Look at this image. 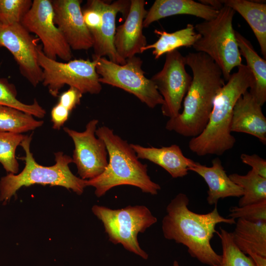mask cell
<instances>
[{
    "label": "cell",
    "mask_w": 266,
    "mask_h": 266,
    "mask_svg": "<svg viewBox=\"0 0 266 266\" xmlns=\"http://www.w3.org/2000/svg\"><path fill=\"white\" fill-rule=\"evenodd\" d=\"M248 255L254 261L255 266H266V257L251 252L249 253Z\"/></svg>",
    "instance_id": "36"
},
{
    "label": "cell",
    "mask_w": 266,
    "mask_h": 266,
    "mask_svg": "<svg viewBox=\"0 0 266 266\" xmlns=\"http://www.w3.org/2000/svg\"><path fill=\"white\" fill-rule=\"evenodd\" d=\"M223 5L238 12L247 22L266 58V4L247 0H223Z\"/></svg>",
    "instance_id": "23"
},
{
    "label": "cell",
    "mask_w": 266,
    "mask_h": 266,
    "mask_svg": "<svg viewBox=\"0 0 266 266\" xmlns=\"http://www.w3.org/2000/svg\"><path fill=\"white\" fill-rule=\"evenodd\" d=\"M231 132L250 134L266 144V118L262 106L249 91L237 100L233 107L230 125Z\"/></svg>",
    "instance_id": "17"
},
{
    "label": "cell",
    "mask_w": 266,
    "mask_h": 266,
    "mask_svg": "<svg viewBox=\"0 0 266 266\" xmlns=\"http://www.w3.org/2000/svg\"><path fill=\"white\" fill-rule=\"evenodd\" d=\"M93 59L97 60L96 71L101 84L122 89L151 108L164 103L163 97L153 81L145 76L140 58L134 56L128 58L122 65L105 57Z\"/></svg>",
    "instance_id": "9"
},
{
    "label": "cell",
    "mask_w": 266,
    "mask_h": 266,
    "mask_svg": "<svg viewBox=\"0 0 266 266\" xmlns=\"http://www.w3.org/2000/svg\"><path fill=\"white\" fill-rule=\"evenodd\" d=\"M96 2L101 14L102 23L99 31L92 36L94 50L93 58L107 56L114 63L124 65L126 60L118 54L114 45L115 19L119 12L127 15L131 0H119L111 3L100 0H96Z\"/></svg>",
    "instance_id": "16"
},
{
    "label": "cell",
    "mask_w": 266,
    "mask_h": 266,
    "mask_svg": "<svg viewBox=\"0 0 266 266\" xmlns=\"http://www.w3.org/2000/svg\"><path fill=\"white\" fill-rule=\"evenodd\" d=\"M21 24L41 40L42 51L47 57L54 60L57 57L66 62L71 60V48L54 23L52 0L33 1Z\"/></svg>",
    "instance_id": "11"
},
{
    "label": "cell",
    "mask_w": 266,
    "mask_h": 266,
    "mask_svg": "<svg viewBox=\"0 0 266 266\" xmlns=\"http://www.w3.org/2000/svg\"><path fill=\"white\" fill-rule=\"evenodd\" d=\"M83 19L92 36L100 30L101 23V13L98 6L96 0L88 1L86 7L82 10Z\"/></svg>",
    "instance_id": "32"
},
{
    "label": "cell",
    "mask_w": 266,
    "mask_h": 266,
    "mask_svg": "<svg viewBox=\"0 0 266 266\" xmlns=\"http://www.w3.org/2000/svg\"><path fill=\"white\" fill-rule=\"evenodd\" d=\"M229 176L243 191V194L238 202V206L266 200V178L260 176L252 169L245 175L234 173Z\"/></svg>",
    "instance_id": "25"
},
{
    "label": "cell",
    "mask_w": 266,
    "mask_h": 266,
    "mask_svg": "<svg viewBox=\"0 0 266 266\" xmlns=\"http://www.w3.org/2000/svg\"><path fill=\"white\" fill-rule=\"evenodd\" d=\"M82 95L76 88L69 87L67 91L60 96L58 103L71 112L77 105L80 104Z\"/></svg>",
    "instance_id": "33"
},
{
    "label": "cell",
    "mask_w": 266,
    "mask_h": 266,
    "mask_svg": "<svg viewBox=\"0 0 266 266\" xmlns=\"http://www.w3.org/2000/svg\"><path fill=\"white\" fill-rule=\"evenodd\" d=\"M212 164L211 166H207L195 162L189 168V171L197 173L207 184V203L210 205H217L220 199L242 196V189L230 178L220 159L215 158L212 160Z\"/></svg>",
    "instance_id": "18"
},
{
    "label": "cell",
    "mask_w": 266,
    "mask_h": 266,
    "mask_svg": "<svg viewBox=\"0 0 266 266\" xmlns=\"http://www.w3.org/2000/svg\"><path fill=\"white\" fill-rule=\"evenodd\" d=\"M43 121L15 108L0 105V132L17 133L33 130L42 126Z\"/></svg>",
    "instance_id": "26"
},
{
    "label": "cell",
    "mask_w": 266,
    "mask_h": 266,
    "mask_svg": "<svg viewBox=\"0 0 266 266\" xmlns=\"http://www.w3.org/2000/svg\"><path fill=\"white\" fill-rule=\"evenodd\" d=\"M35 40L21 23H0V47L12 55L21 74L33 87L42 81V70L37 61Z\"/></svg>",
    "instance_id": "13"
},
{
    "label": "cell",
    "mask_w": 266,
    "mask_h": 266,
    "mask_svg": "<svg viewBox=\"0 0 266 266\" xmlns=\"http://www.w3.org/2000/svg\"><path fill=\"white\" fill-rule=\"evenodd\" d=\"M37 61L42 70L43 85L54 97L65 85L73 87L82 94H98L102 90L96 71L97 60L75 59L64 63L47 57L42 47L37 49Z\"/></svg>",
    "instance_id": "8"
},
{
    "label": "cell",
    "mask_w": 266,
    "mask_h": 266,
    "mask_svg": "<svg viewBox=\"0 0 266 266\" xmlns=\"http://www.w3.org/2000/svg\"><path fill=\"white\" fill-rule=\"evenodd\" d=\"M166 54L163 68L151 79L164 100L161 107L162 114L172 118L180 112L182 102L192 77L187 72L185 57L179 51L175 50Z\"/></svg>",
    "instance_id": "10"
},
{
    "label": "cell",
    "mask_w": 266,
    "mask_h": 266,
    "mask_svg": "<svg viewBox=\"0 0 266 266\" xmlns=\"http://www.w3.org/2000/svg\"><path fill=\"white\" fill-rule=\"evenodd\" d=\"M154 32L159 35L158 39L154 43L143 47L142 53L153 49L152 53L156 59L178 48L193 46L200 37V35L196 31L195 26L191 24L173 33L158 30H155Z\"/></svg>",
    "instance_id": "24"
},
{
    "label": "cell",
    "mask_w": 266,
    "mask_h": 266,
    "mask_svg": "<svg viewBox=\"0 0 266 266\" xmlns=\"http://www.w3.org/2000/svg\"><path fill=\"white\" fill-rule=\"evenodd\" d=\"M189 203L188 197L182 193L170 201L162 221L164 236L185 246L190 256L202 264L215 266L222 258L211 245L210 241L217 232L215 227L221 223L235 224L236 221L221 216L217 205L211 212L199 214L188 208Z\"/></svg>",
    "instance_id": "1"
},
{
    "label": "cell",
    "mask_w": 266,
    "mask_h": 266,
    "mask_svg": "<svg viewBox=\"0 0 266 266\" xmlns=\"http://www.w3.org/2000/svg\"><path fill=\"white\" fill-rule=\"evenodd\" d=\"M200 1L203 4L209 5L218 10L220 9L223 6L221 0H201Z\"/></svg>",
    "instance_id": "37"
},
{
    "label": "cell",
    "mask_w": 266,
    "mask_h": 266,
    "mask_svg": "<svg viewBox=\"0 0 266 266\" xmlns=\"http://www.w3.org/2000/svg\"><path fill=\"white\" fill-rule=\"evenodd\" d=\"M25 136L22 133L0 132V163L8 173L15 174L18 172L16 150Z\"/></svg>",
    "instance_id": "28"
},
{
    "label": "cell",
    "mask_w": 266,
    "mask_h": 266,
    "mask_svg": "<svg viewBox=\"0 0 266 266\" xmlns=\"http://www.w3.org/2000/svg\"><path fill=\"white\" fill-rule=\"evenodd\" d=\"M70 112L59 103H57L51 111L53 128L59 130L68 120Z\"/></svg>",
    "instance_id": "35"
},
{
    "label": "cell",
    "mask_w": 266,
    "mask_h": 266,
    "mask_svg": "<svg viewBox=\"0 0 266 266\" xmlns=\"http://www.w3.org/2000/svg\"><path fill=\"white\" fill-rule=\"evenodd\" d=\"M92 210L102 222L110 241L122 244L125 249L143 259H148V255L139 246L137 236L156 223L157 219L146 206L129 205L112 209L94 205Z\"/></svg>",
    "instance_id": "7"
},
{
    "label": "cell",
    "mask_w": 266,
    "mask_h": 266,
    "mask_svg": "<svg viewBox=\"0 0 266 266\" xmlns=\"http://www.w3.org/2000/svg\"><path fill=\"white\" fill-rule=\"evenodd\" d=\"M32 3L31 0H0V23H21Z\"/></svg>",
    "instance_id": "30"
},
{
    "label": "cell",
    "mask_w": 266,
    "mask_h": 266,
    "mask_svg": "<svg viewBox=\"0 0 266 266\" xmlns=\"http://www.w3.org/2000/svg\"><path fill=\"white\" fill-rule=\"evenodd\" d=\"M237 68L216 96L205 128L189 142V149L199 156H221L235 144L236 139L230 130L233 109L238 99L254 83L253 75L246 65L241 64Z\"/></svg>",
    "instance_id": "3"
},
{
    "label": "cell",
    "mask_w": 266,
    "mask_h": 266,
    "mask_svg": "<svg viewBox=\"0 0 266 266\" xmlns=\"http://www.w3.org/2000/svg\"><path fill=\"white\" fill-rule=\"evenodd\" d=\"M81 0H52L54 21L71 49L87 50L93 46L91 33L84 22Z\"/></svg>",
    "instance_id": "14"
},
{
    "label": "cell",
    "mask_w": 266,
    "mask_h": 266,
    "mask_svg": "<svg viewBox=\"0 0 266 266\" xmlns=\"http://www.w3.org/2000/svg\"><path fill=\"white\" fill-rule=\"evenodd\" d=\"M235 13L233 9L224 5L215 18L195 26L200 37L192 47L197 52L206 54L218 65L226 81L232 70L242 64L233 26Z\"/></svg>",
    "instance_id": "6"
},
{
    "label": "cell",
    "mask_w": 266,
    "mask_h": 266,
    "mask_svg": "<svg viewBox=\"0 0 266 266\" xmlns=\"http://www.w3.org/2000/svg\"><path fill=\"white\" fill-rule=\"evenodd\" d=\"M172 266H180V265L178 262L177 261L175 260L174 261Z\"/></svg>",
    "instance_id": "38"
},
{
    "label": "cell",
    "mask_w": 266,
    "mask_h": 266,
    "mask_svg": "<svg viewBox=\"0 0 266 266\" xmlns=\"http://www.w3.org/2000/svg\"><path fill=\"white\" fill-rule=\"evenodd\" d=\"M231 233L237 247L244 254L255 253L266 257V222L237 219Z\"/></svg>",
    "instance_id": "22"
},
{
    "label": "cell",
    "mask_w": 266,
    "mask_h": 266,
    "mask_svg": "<svg viewBox=\"0 0 266 266\" xmlns=\"http://www.w3.org/2000/svg\"><path fill=\"white\" fill-rule=\"evenodd\" d=\"M144 0H131L125 22L116 28L114 45L118 54L126 60L142 53L147 45L143 33V20L147 13Z\"/></svg>",
    "instance_id": "15"
},
{
    "label": "cell",
    "mask_w": 266,
    "mask_h": 266,
    "mask_svg": "<svg viewBox=\"0 0 266 266\" xmlns=\"http://www.w3.org/2000/svg\"><path fill=\"white\" fill-rule=\"evenodd\" d=\"M32 135H25L20 144L25 153L21 158L25 164L23 170L18 174L8 173L0 180V202L6 203L21 187L34 184L61 186L81 195L87 187L86 180L77 177L70 170L69 165L73 163L72 158L58 152L54 153L55 165H40L31 151Z\"/></svg>",
    "instance_id": "5"
},
{
    "label": "cell",
    "mask_w": 266,
    "mask_h": 266,
    "mask_svg": "<svg viewBox=\"0 0 266 266\" xmlns=\"http://www.w3.org/2000/svg\"><path fill=\"white\" fill-rule=\"evenodd\" d=\"M96 135L105 143L109 156L104 171L95 178L86 180V186L95 188L97 197L120 185L135 186L152 195L158 194L160 186L151 179L147 173V166L139 160L130 144L107 126L97 129Z\"/></svg>",
    "instance_id": "4"
},
{
    "label": "cell",
    "mask_w": 266,
    "mask_h": 266,
    "mask_svg": "<svg viewBox=\"0 0 266 266\" xmlns=\"http://www.w3.org/2000/svg\"><path fill=\"white\" fill-rule=\"evenodd\" d=\"M185 57L193 73L192 82L183 100L182 112L168 119L166 129L193 138L205 128L215 98L225 81L220 67L206 54L189 52Z\"/></svg>",
    "instance_id": "2"
},
{
    "label": "cell",
    "mask_w": 266,
    "mask_h": 266,
    "mask_svg": "<svg viewBox=\"0 0 266 266\" xmlns=\"http://www.w3.org/2000/svg\"><path fill=\"white\" fill-rule=\"evenodd\" d=\"M219 10L193 0H156L147 11L143 27H148L152 23L167 17L189 15L208 21L215 18Z\"/></svg>",
    "instance_id": "20"
},
{
    "label": "cell",
    "mask_w": 266,
    "mask_h": 266,
    "mask_svg": "<svg viewBox=\"0 0 266 266\" xmlns=\"http://www.w3.org/2000/svg\"><path fill=\"white\" fill-rule=\"evenodd\" d=\"M138 158L148 160L166 170L172 178L183 177L188 173L189 168L195 163L185 157L176 144L169 146L143 147L130 144Z\"/></svg>",
    "instance_id": "19"
},
{
    "label": "cell",
    "mask_w": 266,
    "mask_h": 266,
    "mask_svg": "<svg viewBox=\"0 0 266 266\" xmlns=\"http://www.w3.org/2000/svg\"><path fill=\"white\" fill-rule=\"evenodd\" d=\"M229 218L242 219L251 222H266V200L243 206L230 209Z\"/></svg>",
    "instance_id": "31"
},
{
    "label": "cell",
    "mask_w": 266,
    "mask_h": 266,
    "mask_svg": "<svg viewBox=\"0 0 266 266\" xmlns=\"http://www.w3.org/2000/svg\"><path fill=\"white\" fill-rule=\"evenodd\" d=\"M241 161L250 166L252 169L260 176L266 178V160L257 154H241Z\"/></svg>",
    "instance_id": "34"
},
{
    "label": "cell",
    "mask_w": 266,
    "mask_h": 266,
    "mask_svg": "<svg viewBox=\"0 0 266 266\" xmlns=\"http://www.w3.org/2000/svg\"><path fill=\"white\" fill-rule=\"evenodd\" d=\"M98 123L97 119L90 120L85 131L81 132L67 127L63 129L74 143L72 161L77 167L80 178L83 180L99 176L108 165L105 144L96 135Z\"/></svg>",
    "instance_id": "12"
},
{
    "label": "cell",
    "mask_w": 266,
    "mask_h": 266,
    "mask_svg": "<svg viewBox=\"0 0 266 266\" xmlns=\"http://www.w3.org/2000/svg\"><path fill=\"white\" fill-rule=\"evenodd\" d=\"M216 233L221 240L222 254L220 262L215 266H255L253 259L235 245L231 233L222 227Z\"/></svg>",
    "instance_id": "27"
},
{
    "label": "cell",
    "mask_w": 266,
    "mask_h": 266,
    "mask_svg": "<svg viewBox=\"0 0 266 266\" xmlns=\"http://www.w3.org/2000/svg\"><path fill=\"white\" fill-rule=\"evenodd\" d=\"M235 35L240 54L245 59L254 78L249 92L262 106L266 101V59L259 55L251 43L241 34L235 31Z\"/></svg>",
    "instance_id": "21"
},
{
    "label": "cell",
    "mask_w": 266,
    "mask_h": 266,
    "mask_svg": "<svg viewBox=\"0 0 266 266\" xmlns=\"http://www.w3.org/2000/svg\"><path fill=\"white\" fill-rule=\"evenodd\" d=\"M16 97L14 86L0 79V105L15 108L39 118L44 117L46 112L35 99L32 104H28L20 101Z\"/></svg>",
    "instance_id": "29"
}]
</instances>
